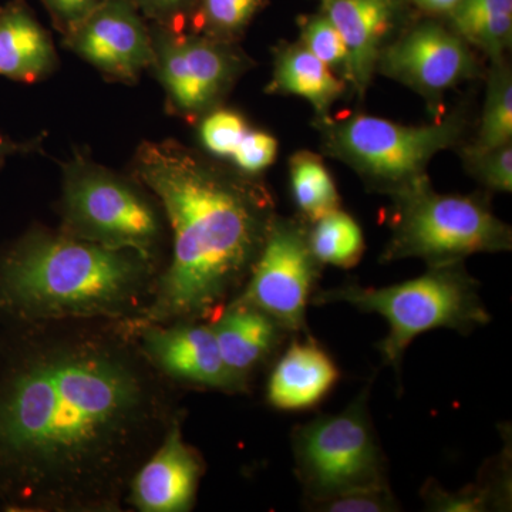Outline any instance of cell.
I'll return each instance as SVG.
<instances>
[{
  "instance_id": "obj_8",
  "label": "cell",
  "mask_w": 512,
  "mask_h": 512,
  "mask_svg": "<svg viewBox=\"0 0 512 512\" xmlns=\"http://www.w3.org/2000/svg\"><path fill=\"white\" fill-rule=\"evenodd\" d=\"M370 384L346 409L296 427L292 450L306 504L389 485L387 460L369 410Z\"/></svg>"
},
{
  "instance_id": "obj_26",
  "label": "cell",
  "mask_w": 512,
  "mask_h": 512,
  "mask_svg": "<svg viewBox=\"0 0 512 512\" xmlns=\"http://www.w3.org/2000/svg\"><path fill=\"white\" fill-rule=\"evenodd\" d=\"M500 464H497V470ZM495 470V473H497ZM427 510L440 512H480L507 503V466L494 480L485 478L483 483L467 485L457 493H447L437 483H426L421 491Z\"/></svg>"
},
{
  "instance_id": "obj_21",
  "label": "cell",
  "mask_w": 512,
  "mask_h": 512,
  "mask_svg": "<svg viewBox=\"0 0 512 512\" xmlns=\"http://www.w3.org/2000/svg\"><path fill=\"white\" fill-rule=\"evenodd\" d=\"M448 19L451 30L491 62L507 59L512 42V0H461Z\"/></svg>"
},
{
  "instance_id": "obj_13",
  "label": "cell",
  "mask_w": 512,
  "mask_h": 512,
  "mask_svg": "<svg viewBox=\"0 0 512 512\" xmlns=\"http://www.w3.org/2000/svg\"><path fill=\"white\" fill-rule=\"evenodd\" d=\"M133 326L141 336V350L161 375L222 392L245 390L228 372L210 322L192 320Z\"/></svg>"
},
{
  "instance_id": "obj_29",
  "label": "cell",
  "mask_w": 512,
  "mask_h": 512,
  "mask_svg": "<svg viewBox=\"0 0 512 512\" xmlns=\"http://www.w3.org/2000/svg\"><path fill=\"white\" fill-rule=\"evenodd\" d=\"M313 511L325 512H392L399 511L400 504L396 500L389 485L380 487L356 488L346 493L333 495L316 503L306 504Z\"/></svg>"
},
{
  "instance_id": "obj_23",
  "label": "cell",
  "mask_w": 512,
  "mask_h": 512,
  "mask_svg": "<svg viewBox=\"0 0 512 512\" xmlns=\"http://www.w3.org/2000/svg\"><path fill=\"white\" fill-rule=\"evenodd\" d=\"M308 235L313 255L322 265L353 268L365 252L362 228L340 208L309 224Z\"/></svg>"
},
{
  "instance_id": "obj_30",
  "label": "cell",
  "mask_w": 512,
  "mask_h": 512,
  "mask_svg": "<svg viewBox=\"0 0 512 512\" xmlns=\"http://www.w3.org/2000/svg\"><path fill=\"white\" fill-rule=\"evenodd\" d=\"M151 25L185 32L197 0H131Z\"/></svg>"
},
{
  "instance_id": "obj_28",
  "label": "cell",
  "mask_w": 512,
  "mask_h": 512,
  "mask_svg": "<svg viewBox=\"0 0 512 512\" xmlns=\"http://www.w3.org/2000/svg\"><path fill=\"white\" fill-rule=\"evenodd\" d=\"M461 160L468 173L485 188L497 192L512 190V147L478 148L468 144L461 150Z\"/></svg>"
},
{
  "instance_id": "obj_2",
  "label": "cell",
  "mask_w": 512,
  "mask_h": 512,
  "mask_svg": "<svg viewBox=\"0 0 512 512\" xmlns=\"http://www.w3.org/2000/svg\"><path fill=\"white\" fill-rule=\"evenodd\" d=\"M131 175L156 197L173 237L170 264L134 325L212 320L247 282L276 215L259 175L177 140L144 141Z\"/></svg>"
},
{
  "instance_id": "obj_15",
  "label": "cell",
  "mask_w": 512,
  "mask_h": 512,
  "mask_svg": "<svg viewBox=\"0 0 512 512\" xmlns=\"http://www.w3.org/2000/svg\"><path fill=\"white\" fill-rule=\"evenodd\" d=\"M348 47V84L365 96L377 60L403 15L402 0H319Z\"/></svg>"
},
{
  "instance_id": "obj_9",
  "label": "cell",
  "mask_w": 512,
  "mask_h": 512,
  "mask_svg": "<svg viewBox=\"0 0 512 512\" xmlns=\"http://www.w3.org/2000/svg\"><path fill=\"white\" fill-rule=\"evenodd\" d=\"M148 26L153 46L148 72L163 87L165 111L191 126L224 106L235 84L255 66L239 43Z\"/></svg>"
},
{
  "instance_id": "obj_3",
  "label": "cell",
  "mask_w": 512,
  "mask_h": 512,
  "mask_svg": "<svg viewBox=\"0 0 512 512\" xmlns=\"http://www.w3.org/2000/svg\"><path fill=\"white\" fill-rule=\"evenodd\" d=\"M158 274V262L133 249L36 225L0 254V313L19 325L137 319Z\"/></svg>"
},
{
  "instance_id": "obj_18",
  "label": "cell",
  "mask_w": 512,
  "mask_h": 512,
  "mask_svg": "<svg viewBox=\"0 0 512 512\" xmlns=\"http://www.w3.org/2000/svg\"><path fill=\"white\" fill-rule=\"evenodd\" d=\"M338 380V366L315 340L293 342L269 377L266 397L276 409H311Z\"/></svg>"
},
{
  "instance_id": "obj_16",
  "label": "cell",
  "mask_w": 512,
  "mask_h": 512,
  "mask_svg": "<svg viewBox=\"0 0 512 512\" xmlns=\"http://www.w3.org/2000/svg\"><path fill=\"white\" fill-rule=\"evenodd\" d=\"M210 325L228 372L244 387L289 333L268 313L238 298L224 306Z\"/></svg>"
},
{
  "instance_id": "obj_20",
  "label": "cell",
  "mask_w": 512,
  "mask_h": 512,
  "mask_svg": "<svg viewBox=\"0 0 512 512\" xmlns=\"http://www.w3.org/2000/svg\"><path fill=\"white\" fill-rule=\"evenodd\" d=\"M348 83L301 42H282L274 49V70L266 86L268 94L298 96L308 100L315 117L332 114L336 101L346 93Z\"/></svg>"
},
{
  "instance_id": "obj_25",
  "label": "cell",
  "mask_w": 512,
  "mask_h": 512,
  "mask_svg": "<svg viewBox=\"0 0 512 512\" xmlns=\"http://www.w3.org/2000/svg\"><path fill=\"white\" fill-rule=\"evenodd\" d=\"M512 140V73L507 59L491 62L483 116L473 146L494 148Z\"/></svg>"
},
{
  "instance_id": "obj_7",
  "label": "cell",
  "mask_w": 512,
  "mask_h": 512,
  "mask_svg": "<svg viewBox=\"0 0 512 512\" xmlns=\"http://www.w3.org/2000/svg\"><path fill=\"white\" fill-rule=\"evenodd\" d=\"M392 200V235L383 262L419 258L436 266L511 251L510 225L495 217L481 195L439 194L426 180Z\"/></svg>"
},
{
  "instance_id": "obj_17",
  "label": "cell",
  "mask_w": 512,
  "mask_h": 512,
  "mask_svg": "<svg viewBox=\"0 0 512 512\" xmlns=\"http://www.w3.org/2000/svg\"><path fill=\"white\" fill-rule=\"evenodd\" d=\"M59 66L55 43L25 0L0 5V77L33 84Z\"/></svg>"
},
{
  "instance_id": "obj_19",
  "label": "cell",
  "mask_w": 512,
  "mask_h": 512,
  "mask_svg": "<svg viewBox=\"0 0 512 512\" xmlns=\"http://www.w3.org/2000/svg\"><path fill=\"white\" fill-rule=\"evenodd\" d=\"M207 154L227 161L241 173L261 175L278 156V140L268 131L254 128L238 111H211L197 124Z\"/></svg>"
},
{
  "instance_id": "obj_33",
  "label": "cell",
  "mask_w": 512,
  "mask_h": 512,
  "mask_svg": "<svg viewBox=\"0 0 512 512\" xmlns=\"http://www.w3.org/2000/svg\"><path fill=\"white\" fill-rule=\"evenodd\" d=\"M420 8L433 13H450L461 0H414Z\"/></svg>"
},
{
  "instance_id": "obj_5",
  "label": "cell",
  "mask_w": 512,
  "mask_h": 512,
  "mask_svg": "<svg viewBox=\"0 0 512 512\" xmlns=\"http://www.w3.org/2000/svg\"><path fill=\"white\" fill-rule=\"evenodd\" d=\"M325 154L349 165L370 190L394 195L429 180L434 156L457 147L467 131L461 111L426 126H403L363 113L315 117Z\"/></svg>"
},
{
  "instance_id": "obj_32",
  "label": "cell",
  "mask_w": 512,
  "mask_h": 512,
  "mask_svg": "<svg viewBox=\"0 0 512 512\" xmlns=\"http://www.w3.org/2000/svg\"><path fill=\"white\" fill-rule=\"evenodd\" d=\"M40 144V138L32 141H16L13 138L0 133V170L10 157L20 156V154H28L35 151Z\"/></svg>"
},
{
  "instance_id": "obj_1",
  "label": "cell",
  "mask_w": 512,
  "mask_h": 512,
  "mask_svg": "<svg viewBox=\"0 0 512 512\" xmlns=\"http://www.w3.org/2000/svg\"><path fill=\"white\" fill-rule=\"evenodd\" d=\"M30 323L0 346V497L12 510L109 511L174 423L126 332Z\"/></svg>"
},
{
  "instance_id": "obj_31",
  "label": "cell",
  "mask_w": 512,
  "mask_h": 512,
  "mask_svg": "<svg viewBox=\"0 0 512 512\" xmlns=\"http://www.w3.org/2000/svg\"><path fill=\"white\" fill-rule=\"evenodd\" d=\"M45 6L57 32L66 35L74 26L79 25L94 10L100 8L106 0H40Z\"/></svg>"
},
{
  "instance_id": "obj_14",
  "label": "cell",
  "mask_w": 512,
  "mask_h": 512,
  "mask_svg": "<svg viewBox=\"0 0 512 512\" xmlns=\"http://www.w3.org/2000/svg\"><path fill=\"white\" fill-rule=\"evenodd\" d=\"M202 460L183 439L178 420L141 464L128 487V503L143 512H187L194 505Z\"/></svg>"
},
{
  "instance_id": "obj_4",
  "label": "cell",
  "mask_w": 512,
  "mask_h": 512,
  "mask_svg": "<svg viewBox=\"0 0 512 512\" xmlns=\"http://www.w3.org/2000/svg\"><path fill=\"white\" fill-rule=\"evenodd\" d=\"M315 305L348 303L365 313H377L389 323L379 343L384 365L400 373L404 353L421 333L453 329L468 335L491 320L481 298L480 284L468 274L464 261L429 266L419 278L386 288L345 284L316 292Z\"/></svg>"
},
{
  "instance_id": "obj_10",
  "label": "cell",
  "mask_w": 512,
  "mask_h": 512,
  "mask_svg": "<svg viewBox=\"0 0 512 512\" xmlns=\"http://www.w3.org/2000/svg\"><path fill=\"white\" fill-rule=\"evenodd\" d=\"M309 224L275 215L241 301L261 309L289 333L308 332L306 308L323 265L309 245Z\"/></svg>"
},
{
  "instance_id": "obj_12",
  "label": "cell",
  "mask_w": 512,
  "mask_h": 512,
  "mask_svg": "<svg viewBox=\"0 0 512 512\" xmlns=\"http://www.w3.org/2000/svg\"><path fill=\"white\" fill-rule=\"evenodd\" d=\"M63 46L109 82L136 84L153 60L150 26L131 0H106L63 35Z\"/></svg>"
},
{
  "instance_id": "obj_6",
  "label": "cell",
  "mask_w": 512,
  "mask_h": 512,
  "mask_svg": "<svg viewBox=\"0 0 512 512\" xmlns=\"http://www.w3.org/2000/svg\"><path fill=\"white\" fill-rule=\"evenodd\" d=\"M62 171L63 232L160 261L168 225L163 208L140 181L96 163L83 151L62 164Z\"/></svg>"
},
{
  "instance_id": "obj_24",
  "label": "cell",
  "mask_w": 512,
  "mask_h": 512,
  "mask_svg": "<svg viewBox=\"0 0 512 512\" xmlns=\"http://www.w3.org/2000/svg\"><path fill=\"white\" fill-rule=\"evenodd\" d=\"M269 0H197L188 32L239 43L252 20L265 9Z\"/></svg>"
},
{
  "instance_id": "obj_22",
  "label": "cell",
  "mask_w": 512,
  "mask_h": 512,
  "mask_svg": "<svg viewBox=\"0 0 512 512\" xmlns=\"http://www.w3.org/2000/svg\"><path fill=\"white\" fill-rule=\"evenodd\" d=\"M293 198L302 220L313 224L339 210L340 197L335 181L322 158L312 151L302 150L289 160Z\"/></svg>"
},
{
  "instance_id": "obj_11",
  "label": "cell",
  "mask_w": 512,
  "mask_h": 512,
  "mask_svg": "<svg viewBox=\"0 0 512 512\" xmlns=\"http://www.w3.org/2000/svg\"><path fill=\"white\" fill-rule=\"evenodd\" d=\"M473 47L436 22H423L387 43L376 73L406 84L431 104L480 74Z\"/></svg>"
},
{
  "instance_id": "obj_27",
  "label": "cell",
  "mask_w": 512,
  "mask_h": 512,
  "mask_svg": "<svg viewBox=\"0 0 512 512\" xmlns=\"http://www.w3.org/2000/svg\"><path fill=\"white\" fill-rule=\"evenodd\" d=\"M299 29V42L348 83V47L333 23L320 12L299 19Z\"/></svg>"
}]
</instances>
